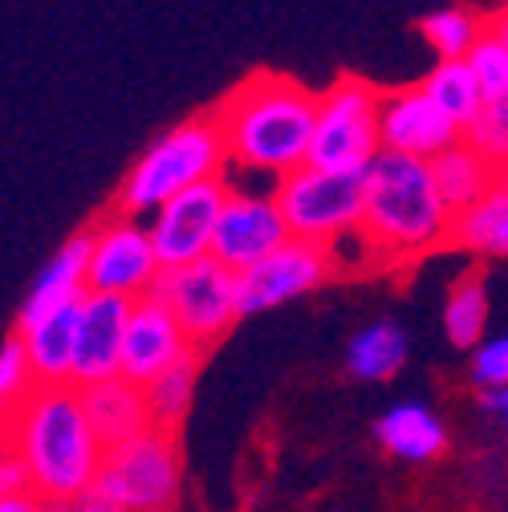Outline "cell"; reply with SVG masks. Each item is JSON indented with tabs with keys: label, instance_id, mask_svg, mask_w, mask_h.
<instances>
[{
	"label": "cell",
	"instance_id": "cell-1",
	"mask_svg": "<svg viewBox=\"0 0 508 512\" xmlns=\"http://www.w3.org/2000/svg\"><path fill=\"white\" fill-rule=\"evenodd\" d=\"M5 447L25 460L33 496L49 508L82 500L106 464L78 387H37L21 407L5 411Z\"/></svg>",
	"mask_w": 508,
	"mask_h": 512
},
{
	"label": "cell",
	"instance_id": "cell-2",
	"mask_svg": "<svg viewBox=\"0 0 508 512\" xmlns=\"http://www.w3.org/2000/svg\"><path fill=\"white\" fill-rule=\"evenodd\" d=\"M212 114L224 131L232 167L285 179L289 171L309 163L317 131V94L297 78L257 70L236 82L212 106Z\"/></svg>",
	"mask_w": 508,
	"mask_h": 512
},
{
	"label": "cell",
	"instance_id": "cell-3",
	"mask_svg": "<svg viewBox=\"0 0 508 512\" xmlns=\"http://www.w3.org/2000/svg\"><path fill=\"white\" fill-rule=\"evenodd\" d=\"M362 183V236L378 261H411L448 244L456 212L443 204L427 159L383 151L362 171Z\"/></svg>",
	"mask_w": 508,
	"mask_h": 512
},
{
	"label": "cell",
	"instance_id": "cell-4",
	"mask_svg": "<svg viewBox=\"0 0 508 512\" xmlns=\"http://www.w3.org/2000/svg\"><path fill=\"white\" fill-rule=\"evenodd\" d=\"M232 167L228 159V143L212 110L183 118L179 126L163 139H155L143 159L126 171L122 187H118V212L139 216V212H159L167 200H175L179 191L220 179Z\"/></svg>",
	"mask_w": 508,
	"mask_h": 512
},
{
	"label": "cell",
	"instance_id": "cell-5",
	"mask_svg": "<svg viewBox=\"0 0 508 512\" xmlns=\"http://www.w3.org/2000/svg\"><path fill=\"white\" fill-rule=\"evenodd\" d=\"M378 102H383V86L354 74H342L334 86L317 94V131L309 147V167L362 175L383 155Z\"/></svg>",
	"mask_w": 508,
	"mask_h": 512
},
{
	"label": "cell",
	"instance_id": "cell-6",
	"mask_svg": "<svg viewBox=\"0 0 508 512\" xmlns=\"http://www.w3.org/2000/svg\"><path fill=\"white\" fill-rule=\"evenodd\" d=\"M273 196L285 212V224L293 240L334 248L346 236L362 232V204L366 183L350 171H322V167H297L285 179H277Z\"/></svg>",
	"mask_w": 508,
	"mask_h": 512
},
{
	"label": "cell",
	"instance_id": "cell-7",
	"mask_svg": "<svg viewBox=\"0 0 508 512\" xmlns=\"http://www.w3.org/2000/svg\"><path fill=\"white\" fill-rule=\"evenodd\" d=\"M151 297H159L175 322L183 326L187 342L196 350H208L212 342H220L240 313V277L232 269H224L216 256L183 269H163Z\"/></svg>",
	"mask_w": 508,
	"mask_h": 512
},
{
	"label": "cell",
	"instance_id": "cell-8",
	"mask_svg": "<svg viewBox=\"0 0 508 512\" xmlns=\"http://www.w3.org/2000/svg\"><path fill=\"white\" fill-rule=\"evenodd\" d=\"M94 488L106 492L122 512H167L179 496L175 431L151 427L147 435L106 452Z\"/></svg>",
	"mask_w": 508,
	"mask_h": 512
},
{
	"label": "cell",
	"instance_id": "cell-9",
	"mask_svg": "<svg viewBox=\"0 0 508 512\" xmlns=\"http://www.w3.org/2000/svg\"><path fill=\"white\" fill-rule=\"evenodd\" d=\"M94 256H90V293L110 297H147L163 273L159 252L151 240V228H143L135 216L110 212L90 228Z\"/></svg>",
	"mask_w": 508,
	"mask_h": 512
},
{
	"label": "cell",
	"instance_id": "cell-10",
	"mask_svg": "<svg viewBox=\"0 0 508 512\" xmlns=\"http://www.w3.org/2000/svg\"><path fill=\"white\" fill-rule=\"evenodd\" d=\"M228 196H232V183H228V175H220V179H208V183L179 191L175 200H167L155 212L151 240H155L163 269H183V265L208 261L220 216L228 208Z\"/></svg>",
	"mask_w": 508,
	"mask_h": 512
},
{
	"label": "cell",
	"instance_id": "cell-11",
	"mask_svg": "<svg viewBox=\"0 0 508 512\" xmlns=\"http://www.w3.org/2000/svg\"><path fill=\"white\" fill-rule=\"evenodd\" d=\"M289 240H293V232L285 224V212H281L273 191L265 196V191L232 187L228 208H224L220 228H216V240H212V256L240 277L248 269H257L261 261H269L273 252H281Z\"/></svg>",
	"mask_w": 508,
	"mask_h": 512
},
{
	"label": "cell",
	"instance_id": "cell-12",
	"mask_svg": "<svg viewBox=\"0 0 508 512\" xmlns=\"http://www.w3.org/2000/svg\"><path fill=\"white\" fill-rule=\"evenodd\" d=\"M378 135H383V151L411 155V159H439L464 143V131L443 114L423 82L415 86H387L383 102H378Z\"/></svg>",
	"mask_w": 508,
	"mask_h": 512
},
{
	"label": "cell",
	"instance_id": "cell-13",
	"mask_svg": "<svg viewBox=\"0 0 508 512\" xmlns=\"http://www.w3.org/2000/svg\"><path fill=\"white\" fill-rule=\"evenodd\" d=\"M334 269V256L322 244H305V240H289L281 252H273L269 261H261L257 269L240 273V313H265L277 309L293 297L313 293L317 285H326Z\"/></svg>",
	"mask_w": 508,
	"mask_h": 512
},
{
	"label": "cell",
	"instance_id": "cell-14",
	"mask_svg": "<svg viewBox=\"0 0 508 512\" xmlns=\"http://www.w3.org/2000/svg\"><path fill=\"white\" fill-rule=\"evenodd\" d=\"M131 297L90 293L82 301V326H78V362H74V387H94V382L122 378V350L126 330H131Z\"/></svg>",
	"mask_w": 508,
	"mask_h": 512
},
{
	"label": "cell",
	"instance_id": "cell-15",
	"mask_svg": "<svg viewBox=\"0 0 508 512\" xmlns=\"http://www.w3.org/2000/svg\"><path fill=\"white\" fill-rule=\"evenodd\" d=\"M196 346L187 342L175 313L159 297H139L131 313V330H126V350H122V378L151 387L159 374H167L175 362H183Z\"/></svg>",
	"mask_w": 508,
	"mask_h": 512
},
{
	"label": "cell",
	"instance_id": "cell-16",
	"mask_svg": "<svg viewBox=\"0 0 508 512\" xmlns=\"http://www.w3.org/2000/svg\"><path fill=\"white\" fill-rule=\"evenodd\" d=\"M90 256H94L90 228L70 236L66 244L49 256V265L37 273V281L29 285V293L21 301L17 330H29L33 322H41V317L61 313L70 305H82L90 297Z\"/></svg>",
	"mask_w": 508,
	"mask_h": 512
},
{
	"label": "cell",
	"instance_id": "cell-17",
	"mask_svg": "<svg viewBox=\"0 0 508 512\" xmlns=\"http://www.w3.org/2000/svg\"><path fill=\"white\" fill-rule=\"evenodd\" d=\"M82 407H86L90 427L98 431L106 452H114V447L131 443L155 427L147 387H139L131 378H110V382L82 387Z\"/></svg>",
	"mask_w": 508,
	"mask_h": 512
},
{
	"label": "cell",
	"instance_id": "cell-18",
	"mask_svg": "<svg viewBox=\"0 0 508 512\" xmlns=\"http://www.w3.org/2000/svg\"><path fill=\"white\" fill-rule=\"evenodd\" d=\"M78 326L82 305H70L61 313H49L29 330H17L29 346L33 370L41 387H74V362H78Z\"/></svg>",
	"mask_w": 508,
	"mask_h": 512
},
{
	"label": "cell",
	"instance_id": "cell-19",
	"mask_svg": "<svg viewBox=\"0 0 508 512\" xmlns=\"http://www.w3.org/2000/svg\"><path fill=\"white\" fill-rule=\"evenodd\" d=\"M431 175H435V187L443 204L452 212H464L472 204H480L488 191L504 179L472 143H456L452 151H443L439 159H431Z\"/></svg>",
	"mask_w": 508,
	"mask_h": 512
},
{
	"label": "cell",
	"instance_id": "cell-20",
	"mask_svg": "<svg viewBox=\"0 0 508 512\" xmlns=\"http://www.w3.org/2000/svg\"><path fill=\"white\" fill-rule=\"evenodd\" d=\"M374 435L387 452H395L399 460H411V464H427L448 447V431H443V423L419 403L391 407L383 419H378Z\"/></svg>",
	"mask_w": 508,
	"mask_h": 512
},
{
	"label": "cell",
	"instance_id": "cell-21",
	"mask_svg": "<svg viewBox=\"0 0 508 512\" xmlns=\"http://www.w3.org/2000/svg\"><path fill=\"white\" fill-rule=\"evenodd\" d=\"M448 244L476 252V256H508V187H504V179L480 204L456 212Z\"/></svg>",
	"mask_w": 508,
	"mask_h": 512
},
{
	"label": "cell",
	"instance_id": "cell-22",
	"mask_svg": "<svg viewBox=\"0 0 508 512\" xmlns=\"http://www.w3.org/2000/svg\"><path fill=\"white\" fill-rule=\"evenodd\" d=\"M407 362V334L399 322H370L346 346V370L362 382H387Z\"/></svg>",
	"mask_w": 508,
	"mask_h": 512
},
{
	"label": "cell",
	"instance_id": "cell-23",
	"mask_svg": "<svg viewBox=\"0 0 508 512\" xmlns=\"http://www.w3.org/2000/svg\"><path fill=\"white\" fill-rule=\"evenodd\" d=\"M423 90L431 94V102L448 114L460 131H468V126L480 118V110H484V102H488V94H484V86L476 82V74H472V66L468 61H439V66L423 78Z\"/></svg>",
	"mask_w": 508,
	"mask_h": 512
},
{
	"label": "cell",
	"instance_id": "cell-24",
	"mask_svg": "<svg viewBox=\"0 0 508 512\" xmlns=\"http://www.w3.org/2000/svg\"><path fill=\"white\" fill-rule=\"evenodd\" d=\"M484 29H488V17H480L464 5H448L439 13H427L419 25L427 45L439 53V61H464L476 49V41L484 37Z\"/></svg>",
	"mask_w": 508,
	"mask_h": 512
},
{
	"label": "cell",
	"instance_id": "cell-25",
	"mask_svg": "<svg viewBox=\"0 0 508 512\" xmlns=\"http://www.w3.org/2000/svg\"><path fill=\"white\" fill-rule=\"evenodd\" d=\"M443 326H448V338L456 346H480L484 326H488V289L484 277L472 269L464 273L452 289H448V305H443Z\"/></svg>",
	"mask_w": 508,
	"mask_h": 512
},
{
	"label": "cell",
	"instance_id": "cell-26",
	"mask_svg": "<svg viewBox=\"0 0 508 512\" xmlns=\"http://www.w3.org/2000/svg\"><path fill=\"white\" fill-rule=\"evenodd\" d=\"M196 374H200V350H192L183 362H175L167 374H159L151 387H147V399H151V415H155V427L163 431H175L183 423V415L192 411V395H196Z\"/></svg>",
	"mask_w": 508,
	"mask_h": 512
},
{
	"label": "cell",
	"instance_id": "cell-27",
	"mask_svg": "<svg viewBox=\"0 0 508 512\" xmlns=\"http://www.w3.org/2000/svg\"><path fill=\"white\" fill-rule=\"evenodd\" d=\"M464 143H472L500 175L508 171V94L484 102L480 118L464 131Z\"/></svg>",
	"mask_w": 508,
	"mask_h": 512
},
{
	"label": "cell",
	"instance_id": "cell-28",
	"mask_svg": "<svg viewBox=\"0 0 508 512\" xmlns=\"http://www.w3.org/2000/svg\"><path fill=\"white\" fill-rule=\"evenodd\" d=\"M37 387H41V382H37V370H33L25 338L9 334L5 346H0V399H5V411L21 407Z\"/></svg>",
	"mask_w": 508,
	"mask_h": 512
},
{
	"label": "cell",
	"instance_id": "cell-29",
	"mask_svg": "<svg viewBox=\"0 0 508 512\" xmlns=\"http://www.w3.org/2000/svg\"><path fill=\"white\" fill-rule=\"evenodd\" d=\"M464 61L472 66V74H476V82L484 86L488 98L508 94V45L492 29H484V37L476 41V49Z\"/></svg>",
	"mask_w": 508,
	"mask_h": 512
},
{
	"label": "cell",
	"instance_id": "cell-30",
	"mask_svg": "<svg viewBox=\"0 0 508 512\" xmlns=\"http://www.w3.org/2000/svg\"><path fill=\"white\" fill-rule=\"evenodd\" d=\"M472 382L480 391H504L508 387V334L488 338L472 354Z\"/></svg>",
	"mask_w": 508,
	"mask_h": 512
},
{
	"label": "cell",
	"instance_id": "cell-31",
	"mask_svg": "<svg viewBox=\"0 0 508 512\" xmlns=\"http://www.w3.org/2000/svg\"><path fill=\"white\" fill-rule=\"evenodd\" d=\"M0 492L5 496H33V476L25 468V460L5 447V456H0Z\"/></svg>",
	"mask_w": 508,
	"mask_h": 512
},
{
	"label": "cell",
	"instance_id": "cell-32",
	"mask_svg": "<svg viewBox=\"0 0 508 512\" xmlns=\"http://www.w3.org/2000/svg\"><path fill=\"white\" fill-rule=\"evenodd\" d=\"M0 512H49V504L37 496H5L0 500Z\"/></svg>",
	"mask_w": 508,
	"mask_h": 512
},
{
	"label": "cell",
	"instance_id": "cell-33",
	"mask_svg": "<svg viewBox=\"0 0 508 512\" xmlns=\"http://www.w3.org/2000/svg\"><path fill=\"white\" fill-rule=\"evenodd\" d=\"M484 407L508 423V387H504V391H492V395H484Z\"/></svg>",
	"mask_w": 508,
	"mask_h": 512
},
{
	"label": "cell",
	"instance_id": "cell-34",
	"mask_svg": "<svg viewBox=\"0 0 508 512\" xmlns=\"http://www.w3.org/2000/svg\"><path fill=\"white\" fill-rule=\"evenodd\" d=\"M488 29H492V33H496V37L508 45V5H504V9H496V13L488 17Z\"/></svg>",
	"mask_w": 508,
	"mask_h": 512
},
{
	"label": "cell",
	"instance_id": "cell-35",
	"mask_svg": "<svg viewBox=\"0 0 508 512\" xmlns=\"http://www.w3.org/2000/svg\"><path fill=\"white\" fill-rule=\"evenodd\" d=\"M49 512H78V508H74V504H53Z\"/></svg>",
	"mask_w": 508,
	"mask_h": 512
},
{
	"label": "cell",
	"instance_id": "cell-36",
	"mask_svg": "<svg viewBox=\"0 0 508 512\" xmlns=\"http://www.w3.org/2000/svg\"><path fill=\"white\" fill-rule=\"evenodd\" d=\"M504 187H508V171H504Z\"/></svg>",
	"mask_w": 508,
	"mask_h": 512
}]
</instances>
